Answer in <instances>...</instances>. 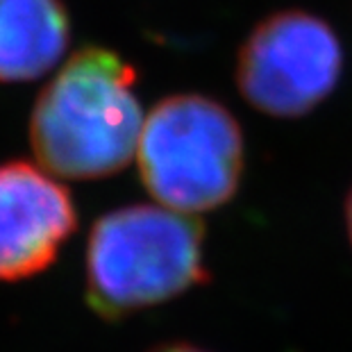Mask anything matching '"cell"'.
<instances>
[{"mask_svg": "<svg viewBox=\"0 0 352 352\" xmlns=\"http://www.w3.org/2000/svg\"><path fill=\"white\" fill-rule=\"evenodd\" d=\"M71 41L62 0H0V82H30L59 64Z\"/></svg>", "mask_w": 352, "mask_h": 352, "instance_id": "obj_6", "label": "cell"}, {"mask_svg": "<svg viewBox=\"0 0 352 352\" xmlns=\"http://www.w3.org/2000/svg\"><path fill=\"white\" fill-rule=\"evenodd\" d=\"M202 226L164 205H127L94 223L87 245V300L118 320L205 282Z\"/></svg>", "mask_w": 352, "mask_h": 352, "instance_id": "obj_2", "label": "cell"}, {"mask_svg": "<svg viewBox=\"0 0 352 352\" xmlns=\"http://www.w3.org/2000/svg\"><path fill=\"white\" fill-rule=\"evenodd\" d=\"M137 71L107 48H82L55 73L30 116L39 166L64 179H102L137 155L144 109Z\"/></svg>", "mask_w": 352, "mask_h": 352, "instance_id": "obj_1", "label": "cell"}, {"mask_svg": "<svg viewBox=\"0 0 352 352\" xmlns=\"http://www.w3.org/2000/svg\"><path fill=\"white\" fill-rule=\"evenodd\" d=\"M137 160L160 205L202 214L234 198L243 175V134L219 100L168 96L146 116Z\"/></svg>", "mask_w": 352, "mask_h": 352, "instance_id": "obj_3", "label": "cell"}, {"mask_svg": "<svg viewBox=\"0 0 352 352\" xmlns=\"http://www.w3.org/2000/svg\"><path fill=\"white\" fill-rule=\"evenodd\" d=\"M151 352H207V350L191 346V343H162V346L153 348Z\"/></svg>", "mask_w": 352, "mask_h": 352, "instance_id": "obj_7", "label": "cell"}, {"mask_svg": "<svg viewBox=\"0 0 352 352\" xmlns=\"http://www.w3.org/2000/svg\"><path fill=\"white\" fill-rule=\"evenodd\" d=\"M78 223L69 191L46 168L0 164V280L46 271Z\"/></svg>", "mask_w": 352, "mask_h": 352, "instance_id": "obj_5", "label": "cell"}, {"mask_svg": "<svg viewBox=\"0 0 352 352\" xmlns=\"http://www.w3.org/2000/svg\"><path fill=\"white\" fill-rule=\"evenodd\" d=\"M343 48L323 19L277 12L248 34L236 57L239 91L254 109L298 118L316 109L339 85Z\"/></svg>", "mask_w": 352, "mask_h": 352, "instance_id": "obj_4", "label": "cell"}, {"mask_svg": "<svg viewBox=\"0 0 352 352\" xmlns=\"http://www.w3.org/2000/svg\"><path fill=\"white\" fill-rule=\"evenodd\" d=\"M346 228H348V236H350V243H352V189H350L348 200H346Z\"/></svg>", "mask_w": 352, "mask_h": 352, "instance_id": "obj_8", "label": "cell"}]
</instances>
